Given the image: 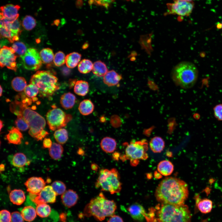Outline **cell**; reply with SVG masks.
<instances>
[{
	"instance_id": "6da1fadb",
	"label": "cell",
	"mask_w": 222,
	"mask_h": 222,
	"mask_svg": "<svg viewBox=\"0 0 222 222\" xmlns=\"http://www.w3.org/2000/svg\"><path fill=\"white\" fill-rule=\"evenodd\" d=\"M188 195L187 183L179 178L172 177H166L162 180L155 192L156 199L161 204H183Z\"/></svg>"
},
{
	"instance_id": "7a4b0ae2",
	"label": "cell",
	"mask_w": 222,
	"mask_h": 222,
	"mask_svg": "<svg viewBox=\"0 0 222 222\" xmlns=\"http://www.w3.org/2000/svg\"><path fill=\"white\" fill-rule=\"evenodd\" d=\"M19 96L20 101L15 97V100L10 105V110L17 116L22 117L29 125V134L37 141H39L40 133L46 125L44 118L34 110L33 107H29L32 100L30 97H26L23 94Z\"/></svg>"
},
{
	"instance_id": "3957f363",
	"label": "cell",
	"mask_w": 222,
	"mask_h": 222,
	"mask_svg": "<svg viewBox=\"0 0 222 222\" xmlns=\"http://www.w3.org/2000/svg\"><path fill=\"white\" fill-rule=\"evenodd\" d=\"M156 214L158 222H190L191 215L184 203L177 205L161 204Z\"/></svg>"
},
{
	"instance_id": "277c9868",
	"label": "cell",
	"mask_w": 222,
	"mask_h": 222,
	"mask_svg": "<svg viewBox=\"0 0 222 222\" xmlns=\"http://www.w3.org/2000/svg\"><path fill=\"white\" fill-rule=\"evenodd\" d=\"M198 76L196 66L192 63L183 61L179 63L173 68L171 76L177 85L183 88H189L196 83Z\"/></svg>"
},
{
	"instance_id": "5b68a950",
	"label": "cell",
	"mask_w": 222,
	"mask_h": 222,
	"mask_svg": "<svg viewBox=\"0 0 222 222\" xmlns=\"http://www.w3.org/2000/svg\"><path fill=\"white\" fill-rule=\"evenodd\" d=\"M30 84L38 88L40 96L50 98L60 88L57 78L50 72L38 71L31 76Z\"/></svg>"
},
{
	"instance_id": "8992f818",
	"label": "cell",
	"mask_w": 222,
	"mask_h": 222,
	"mask_svg": "<svg viewBox=\"0 0 222 222\" xmlns=\"http://www.w3.org/2000/svg\"><path fill=\"white\" fill-rule=\"evenodd\" d=\"M120 180L119 173L116 168L102 169L99 171L95 186L97 188H100L101 191L113 194L121 190L122 184Z\"/></svg>"
},
{
	"instance_id": "52a82bcc",
	"label": "cell",
	"mask_w": 222,
	"mask_h": 222,
	"mask_svg": "<svg viewBox=\"0 0 222 222\" xmlns=\"http://www.w3.org/2000/svg\"><path fill=\"white\" fill-rule=\"evenodd\" d=\"M148 143L146 140L132 141L127 145L125 154L121 155L120 158L123 161L130 160L131 165L134 166L138 164L139 160H145L148 158Z\"/></svg>"
},
{
	"instance_id": "ba28073f",
	"label": "cell",
	"mask_w": 222,
	"mask_h": 222,
	"mask_svg": "<svg viewBox=\"0 0 222 222\" xmlns=\"http://www.w3.org/2000/svg\"><path fill=\"white\" fill-rule=\"evenodd\" d=\"M0 17L1 35L7 38L11 43L18 41L21 32L19 20L18 19L9 20Z\"/></svg>"
},
{
	"instance_id": "9c48e42d",
	"label": "cell",
	"mask_w": 222,
	"mask_h": 222,
	"mask_svg": "<svg viewBox=\"0 0 222 222\" xmlns=\"http://www.w3.org/2000/svg\"><path fill=\"white\" fill-rule=\"evenodd\" d=\"M46 117L49 129L52 131L65 127L72 119L70 114H66L60 108L55 107L48 111Z\"/></svg>"
},
{
	"instance_id": "30bf717a",
	"label": "cell",
	"mask_w": 222,
	"mask_h": 222,
	"mask_svg": "<svg viewBox=\"0 0 222 222\" xmlns=\"http://www.w3.org/2000/svg\"><path fill=\"white\" fill-rule=\"evenodd\" d=\"M105 197L101 192L96 197L92 199L85 207L84 215L88 217L93 216L100 221L104 220L106 217L103 204Z\"/></svg>"
},
{
	"instance_id": "8fae6325",
	"label": "cell",
	"mask_w": 222,
	"mask_h": 222,
	"mask_svg": "<svg viewBox=\"0 0 222 222\" xmlns=\"http://www.w3.org/2000/svg\"><path fill=\"white\" fill-rule=\"evenodd\" d=\"M167 11L165 14H175L181 16H188L192 12L194 8L192 2L184 0H173L172 3L167 5Z\"/></svg>"
},
{
	"instance_id": "7c38bea8",
	"label": "cell",
	"mask_w": 222,
	"mask_h": 222,
	"mask_svg": "<svg viewBox=\"0 0 222 222\" xmlns=\"http://www.w3.org/2000/svg\"><path fill=\"white\" fill-rule=\"evenodd\" d=\"M20 57L23 65L26 69L37 71L42 66V62L39 54L34 48L27 49L25 54Z\"/></svg>"
},
{
	"instance_id": "4fadbf2b",
	"label": "cell",
	"mask_w": 222,
	"mask_h": 222,
	"mask_svg": "<svg viewBox=\"0 0 222 222\" xmlns=\"http://www.w3.org/2000/svg\"><path fill=\"white\" fill-rule=\"evenodd\" d=\"M29 193L30 199L36 205L43 203H53L56 201L57 195L51 186H45L38 194Z\"/></svg>"
},
{
	"instance_id": "5bb4252c",
	"label": "cell",
	"mask_w": 222,
	"mask_h": 222,
	"mask_svg": "<svg viewBox=\"0 0 222 222\" xmlns=\"http://www.w3.org/2000/svg\"><path fill=\"white\" fill-rule=\"evenodd\" d=\"M17 57L12 47L3 46L1 48L0 51L1 67H6L16 72L17 68L16 62Z\"/></svg>"
},
{
	"instance_id": "9a60e30c",
	"label": "cell",
	"mask_w": 222,
	"mask_h": 222,
	"mask_svg": "<svg viewBox=\"0 0 222 222\" xmlns=\"http://www.w3.org/2000/svg\"><path fill=\"white\" fill-rule=\"evenodd\" d=\"M46 182L41 177H32L28 178L24 183L27 191L32 194L39 193L45 186Z\"/></svg>"
},
{
	"instance_id": "2e32d148",
	"label": "cell",
	"mask_w": 222,
	"mask_h": 222,
	"mask_svg": "<svg viewBox=\"0 0 222 222\" xmlns=\"http://www.w3.org/2000/svg\"><path fill=\"white\" fill-rule=\"evenodd\" d=\"M20 8L18 5L8 4L0 7V16L9 20L18 19L19 14L18 11Z\"/></svg>"
},
{
	"instance_id": "e0dca14e",
	"label": "cell",
	"mask_w": 222,
	"mask_h": 222,
	"mask_svg": "<svg viewBox=\"0 0 222 222\" xmlns=\"http://www.w3.org/2000/svg\"><path fill=\"white\" fill-rule=\"evenodd\" d=\"M61 201L63 204L68 208L71 207L77 203L79 196L76 191L72 189H69L61 195Z\"/></svg>"
},
{
	"instance_id": "ac0fdd59",
	"label": "cell",
	"mask_w": 222,
	"mask_h": 222,
	"mask_svg": "<svg viewBox=\"0 0 222 222\" xmlns=\"http://www.w3.org/2000/svg\"><path fill=\"white\" fill-rule=\"evenodd\" d=\"M128 210L131 217L135 220L141 221L148 217V215L143 207L139 204H132L128 208Z\"/></svg>"
},
{
	"instance_id": "d6986e66",
	"label": "cell",
	"mask_w": 222,
	"mask_h": 222,
	"mask_svg": "<svg viewBox=\"0 0 222 222\" xmlns=\"http://www.w3.org/2000/svg\"><path fill=\"white\" fill-rule=\"evenodd\" d=\"M5 138L9 143L19 145L22 143L23 137L19 129L13 127L9 130V133L5 136Z\"/></svg>"
},
{
	"instance_id": "ffe728a7",
	"label": "cell",
	"mask_w": 222,
	"mask_h": 222,
	"mask_svg": "<svg viewBox=\"0 0 222 222\" xmlns=\"http://www.w3.org/2000/svg\"><path fill=\"white\" fill-rule=\"evenodd\" d=\"M122 79L121 75L112 70L108 71L104 76L103 81L108 86H112L118 84Z\"/></svg>"
},
{
	"instance_id": "44dd1931",
	"label": "cell",
	"mask_w": 222,
	"mask_h": 222,
	"mask_svg": "<svg viewBox=\"0 0 222 222\" xmlns=\"http://www.w3.org/2000/svg\"><path fill=\"white\" fill-rule=\"evenodd\" d=\"M100 146L101 149L105 153H112L116 149L117 142L114 139L106 137L102 139Z\"/></svg>"
},
{
	"instance_id": "7402d4cb",
	"label": "cell",
	"mask_w": 222,
	"mask_h": 222,
	"mask_svg": "<svg viewBox=\"0 0 222 222\" xmlns=\"http://www.w3.org/2000/svg\"><path fill=\"white\" fill-rule=\"evenodd\" d=\"M10 201L14 204L20 205L25 200V195L23 190L20 189H15L11 191L9 194Z\"/></svg>"
},
{
	"instance_id": "603a6c76",
	"label": "cell",
	"mask_w": 222,
	"mask_h": 222,
	"mask_svg": "<svg viewBox=\"0 0 222 222\" xmlns=\"http://www.w3.org/2000/svg\"><path fill=\"white\" fill-rule=\"evenodd\" d=\"M75 96L72 93L68 92L62 95L60 99L62 106L66 109L72 108L74 105L76 101Z\"/></svg>"
},
{
	"instance_id": "cb8c5ba5",
	"label": "cell",
	"mask_w": 222,
	"mask_h": 222,
	"mask_svg": "<svg viewBox=\"0 0 222 222\" xmlns=\"http://www.w3.org/2000/svg\"><path fill=\"white\" fill-rule=\"evenodd\" d=\"M158 172L162 175L167 176L171 175L174 170V166L170 161L164 160L160 161L157 166Z\"/></svg>"
},
{
	"instance_id": "d4e9b609",
	"label": "cell",
	"mask_w": 222,
	"mask_h": 222,
	"mask_svg": "<svg viewBox=\"0 0 222 222\" xmlns=\"http://www.w3.org/2000/svg\"><path fill=\"white\" fill-rule=\"evenodd\" d=\"M149 146L154 153H159L163 150L165 147V142L161 137L155 136L151 139L149 142Z\"/></svg>"
},
{
	"instance_id": "484cf974",
	"label": "cell",
	"mask_w": 222,
	"mask_h": 222,
	"mask_svg": "<svg viewBox=\"0 0 222 222\" xmlns=\"http://www.w3.org/2000/svg\"><path fill=\"white\" fill-rule=\"evenodd\" d=\"M198 209L202 213L207 214L211 211L213 204L212 200L207 198L199 199L197 201Z\"/></svg>"
},
{
	"instance_id": "4316f807",
	"label": "cell",
	"mask_w": 222,
	"mask_h": 222,
	"mask_svg": "<svg viewBox=\"0 0 222 222\" xmlns=\"http://www.w3.org/2000/svg\"><path fill=\"white\" fill-rule=\"evenodd\" d=\"M94 106L92 102L88 99H85L80 103L78 109L80 113L83 115H88L93 111Z\"/></svg>"
},
{
	"instance_id": "83f0119b",
	"label": "cell",
	"mask_w": 222,
	"mask_h": 222,
	"mask_svg": "<svg viewBox=\"0 0 222 222\" xmlns=\"http://www.w3.org/2000/svg\"><path fill=\"white\" fill-rule=\"evenodd\" d=\"M81 55L77 52H72L66 56L65 63L69 68H73L78 65L81 58Z\"/></svg>"
},
{
	"instance_id": "f1b7e54d",
	"label": "cell",
	"mask_w": 222,
	"mask_h": 222,
	"mask_svg": "<svg viewBox=\"0 0 222 222\" xmlns=\"http://www.w3.org/2000/svg\"><path fill=\"white\" fill-rule=\"evenodd\" d=\"M88 83L84 80H79L75 83L74 91L75 93L81 96H85L89 91Z\"/></svg>"
},
{
	"instance_id": "f546056e",
	"label": "cell",
	"mask_w": 222,
	"mask_h": 222,
	"mask_svg": "<svg viewBox=\"0 0 222 222\" xmlns=\"http://www.w3.org/2000/svg\"><path fill=\"white\" fill-rule=\"evenodd\" d=\"M64 151V148L60 144L53 143L49 149V154L51 158L55 160L61 158Z\"/></svg>"
},
{
	"instance_id": "4dcf8cb0",
	"label": "cell",
	"mask_w": 222,
	"mask_h": 222,
	"mask_svg": "<svg viewBox=\"0 0 222 222\" xmlns=\"http://www.w3.org/2000/svg\"><path fill=\"white\" fill-rule=\"evenodd\" d=\"M93 73L99 77L104 76L108 71L107 67L103 62L98 60L93 64L92 69Z\"/></svg>"
},
{
	"instance_id": "1f68e13d",
	"label": "cell",
	"mask_w": 222,
	"mask_h": 222,
	"mask_svg": "<svg viewBox=\"0 0 222 222\" xmlns=\"http://www.w3.org/2000/svg\"><path fill=\"white\" fill-rule=\"evenodd\" d=\"M21 214L24 220L28 222L33 220L36 216V210L31 206L25 207L21 211Z\"/></svg>"
},
{
	"instance_id": "d6a6232c",
	"label": "cell",
	"mask_w": 222,
	"mask_h": 222,
	"mask_svg": "<svg viewBox=\"0 0 222 222\" xmlns=\"http://www.w3.org/2000/svg\"><path fill=\"white\" fill-rule=\"evenodd\" d=\"M39 54L43 63L49 65L53 62L54 56L52 50L50 48H44Z\"/></svg>"
},
{
	"instance_id": "836d02e7",
	"label": "cell",
	"mask_w": 222,
	"mask_h": 222,
	"mask_svg": "<svg viewBox=\"0 0 222 222\" xmlns=\"http://www.w3.org/2000/svg\"><path fill=\"white\" fill-rule=\"evenodd\" d=\"M11 86L13 89L17 92L24 91L27 86L26 81L22 77H16L11 81Z\"/></svg>"
},
{
	"instance_id": "e575fe53",
	"label": "cell",
	"mask_w": 222,
	"mask_h": 222,
	"mask_svg": "<svg viewBox=\"0 0 222 222\" xmlns=\"http://www.w3.org/2000/svg\"><path fill=\"white\" fill-rule=\"evenodd\" d=\"M27 162L26 156L23 153H17L13 156L12 164L14 166L21 167L24 166Z\"/></svg>"
},
{
	"instance_id": "d590c367",
	"label": "cell",
	"mask_w": 222,
	"mask_h": 222,
	"mask_svg": "<svg viewBox=\"0 0 222 222\" xmlns=\"http://www.w3.org/2000/svg\"><path fill=\"white\" fill-rule=\"evenodd\" d=\"M93 64L89 60L84 59L81 61L78 65L79 72L81 73L85 74L92 70Z\"/></svg>"
},
{
	"instance_id": "8d00e7d4",
	"label": "cell",
	"mask_w": 222,
	"mask_h": 222,
	"mask_svg": "<svg viewBox=\"0 0 222 222\" xmlns=\"http://www.w3.org/2000/svg\"><path fill=\"white\" fill-rule=\"evenodd\" d=\"M54 135L56 142L60 144L65 143L68 139V131L64 128H61L56 130Z\"/></svg>"
},
{
	"instance_id": "74e56055",
	"label": "cell",
	"mask_w": 222,
	"mask_h": 222,
	"mask_svg": "<svg viewBox=\"0 0 222 222\" xmlns=\"http://www.w3.org/2000/svg\"><path fill=\"white\" fill-rule=\"evenodd\" d=\"M36 211L37 215L39 217L44 218L48 216L51 210L50 206L47 204L43 203L37 205Z\"/></svg>"
},
{
	"instance_id": "f35d334b",
	"label": "cell",
	"mask_w": 222,
	"mask_h": 222,
	"mask_svg": "<svg viewBox=\"0 0 222 222\" xmlns=\"http://www.w3.org/2000/svg\"><path fill=\"white\" fill-rule=\"evenodd\" d=\"M17 56L21 57L25 54L27 50L25 44L21 42L16 41L11 47Z\"/></svg>"
},
{
	"instance_id": "ab89813d",
	"label": "cell",
	"mask_w": 222,
	"mask_h": 222,
	"mask_svg": "<svg viewBox=\"0 0 222 222\" xmlns=\"http://www.w3.org/2000/svg\"><path fill=\"white\" fill-rule=\"evenodd\" d=\"M22 25L26 30L30 31L32 30L36 25L35 19L30 15H26L23 19Z\"/></svg>"
},
{
	"instance_id": "60d3db41",
	"label": "cell",
	"mask_w": 222,
	"mask_h": 222,
	"mask_svg": "<svg viewBox=\"0 0 222 222\" xmlns=\"http://www.w3.org/2000/svg\"><path fill=\"white\" fill-rule=\"evenodd\" d=\"M51 186L57 195H62L66 191L65 184L60 181H55Z\"/></svg>"
},
{
	"instance_id": "b9f144b4",
	"label": "cell",
	"mask_w": 222,
	"mask_h": 222,
	"mask_svg": "<svg viewBox=\"0 0 222 222\" xmlns=\"http://www.w3.org/2000/svg\"><path fill=\"white\" fill-rule=\"evenodd\" d=\"M24 91L26 96L31 98L35 97L39 93L38 88L35 85L31 84L27 85Z\"/></svg>"
},
{
	"instance_id": "7bdbcfd3",
	"label": "cell",
	"mask_w": 222,
	"mask_h": 222,
	"mask_svg": "<svg viewBox=\"0 0 222 222\" xmlns=\"http://www.w3.org/2000/svg\"><path fill=\"white\" fill-rule=\"evenodd\" d=\"M66 56L62 51H59L54 55L53 62L57 67H60L65 63Z\"/></svg>"
},
{
	"instance_id": "ee69618b",
	"label": "cell",
	"mask_w": 222,
	"mask_h": 222,
	"mask_svg": "<svg viewBox=\"0 0 222 222\" xmlns=\"http://www.w3.org/2000/svg\"><path fill=\"white\" fill-rule=\"evenodd\" d=\"M15 124L17 128L22 131H26L29 128L28 124L21 116H17Z\"/></svg>"
},
{
	"instance_id": "f6af8a7d",
	"label": "cell",
	"mask_w": 222,
	"mask_h": 222,
	"mask_svg": "<svg viewBox=\"0 0 222 222\" xmlns=\"http://www.w3.org/2000/svg\"><path fill=\"white\" fill-rule=\"evenodd\" d=\"M11 214L6 210H2L0 212V222H11Z\"/></svg>"
},
{
	"instance_id": "bcb514c9",
	"label": "cell",
	"mask_w": 222,
	"mask_h": 222,
	"mask_svg": "<svg viewBox=\"0 0 222 222\" xmlns=\"http://www.w3.org/2000/svg\"><path fill=\"white\" fill-rule=\"evenodd\" d=\"M215 117L218 120L222 121V104L217 105L213 108Z\"/></svg>"
},
{
	"instance_id": "7dc6e473",
	"label": "cell",
	"mask_w": 222,
	"mask_h": 222,
	"mask_svg": "<svg viewBox=\"0 0 222 222\" xmlns=\"http://www.w3.org/2000/svg\"><path fill=\"white\" fill-rule=\"evenodd\" d=\"M114 0H90L89 3L103 6L105 8L109 7Z\"/></svg>"
},
{
	"instance_id": "c3c4849f",
	"label": "cell",
	"mask_w": 222,
	"mask_h": 222,
	"mask_svg": "<svg viewBox=\"0 0 222 222\" xmlns=\"http://www.w3.org/2000/svg\"><path fill=\"white\" fill-rule=\"evenodd\" d=\"M24 219L21 213L17 211L11 214V222H23Z\"/></svg>"
},
{
	"instance_id": "681fc988",
	"label": "cell",
	"mask_w": 222,
	"mask_h": 222,
	"mask_svg": "<svg viewBox=\"0 0 222 222\" xmlns=\"http://www.w3.org/2000/svg\"><path fill=\"white\" fill-rule=\"evenodd\" d=\"M111 124L115 127H119L121 125V120L119 117L117 115L112 116L110 119Z\"/></svg>"
},
{
	"instance_id": "f907efd6",
	"label": "cell",
	"mask_w": 222,
	"mask_h": 222,
	"mask_svg": "<svg viewBox=\"0 0 222 222\" xmlns=\"http://www.w3.org/2000/svg\"><path fill=\"white\" fill-rule=\"evenodd\" d=\"M52 142L49 138H45L43 142V147L44 148L49 149L52 145Z\"/></svg>"
},
{
	"instance_id": "816d5d0a",
	"label": "cell",
	"mask_w": 222,
	"mask_h": 222,
	"mask_svg": "<svg viewBox=\"0 0 222 222\" xmlns=\"http://www.w3.org/2000/svg\"><path fill=\"white\" fill-rule=\"evenodd\" d=\"M108 222H123L122 219L117 215H113L109 218Z\"/></svg>"
},
{
	"instance_id": "f5cc1de1",
	"label": "cell",
	"mask_w": 222,
	"mask_h": 222,
	"mask_svg": "<svg viewBox=\"0 0 222 222\" xmlns=\"http://www.w3.org/2000/svg\"><path fill=\"white\" fill-rule=\"evenodd\" d=\"M120 154L118 152H115L112 154V158L115 160H118L120 157Z\"/></svg>"
},
{
	"instance_id": "db71d44e",
	"label": "cell",
	"mask_w": 222,
	"mask_h": 222,
	"mask_svg": "<svg viewBox=\"0 0 222 222\" xmlns=\"http://www.w3.org/2000/svg\"><path fill=\"white\" fill-rule=\"evenodd\" d=\"M66 216H65V215L64 213H61L60 215V220L61 221L64 222H65V220H66Z\"/></svg>"
},
{
	"instance_id": "11a10c76",
	"label": "cell",
	"mask_w": 222,
	"mask_h": 222,
	"mask_svg": "<svg viewBox=\"0 0 222 222\" xmlns=\"http://www.w3.org/2000/svg\"><path fill=\"white\" fill-rule=\"evenodd\" d=\"M98 166L95 163H92L91 165V169L93 171H97L98 168Z\"/></svg>"
},
{
	"instance_id": "9f6ffc18",
	"label": "cell",
	"mask_w": 222,
	"mask_h": 222,
	"mask_svg": "<svg viewBox=\"0 0 222 222\" xmlns=\"http://www.w3.org/2000/svg\"><path fill=\"white\" fill-rule=\"evenodd\" d=\"M77 153L79 155H84V150L81 148H79Z\"/></svg>"
},
{
	"instance_id": "6f0895ef",
	"label": "cell",
	"mask_w": 222,
	"mask_h": 222,
	"mask_svg": "<svg viewBox=\"0 0 222 222\" xmlns=\"http://www.w3.org/2000/svg\"><path fill=\"white\" fill-rule=\"evenodd\" d=\"M162 175L159 172H156L154 173V176L155 177V178H157V179H159L161 177V176Z\"/></svg>"
},
{
	"instance_id": "680465c9",
	"label": "cell",
	"mask_w": 222,
	"mask_h": 222,
	"mask_svg": "<svg viewBox=\"0 0 222 222\" xmlns=\"http://www.w3.org/2000/svg\"><path fill=\"white\" fill-rule=\"evenodd\" d=\"M5 169V166L3 164H1L0 165V170L1 171H3Z\"/></svg>"
},
{
	"instance_id": "91938a15",
	"label": "cell",
	"mask_w": 222,
	"mask_h": 222,
	"mask_svg": "<svg viewBox=\"0 0 222 222\" xmlns=\"http://www.w3.org/2000/svg\"><path fill=\"white\" fill-rule=\"evenodd\" d=\"M0 131H1V130L2 128L3 127V121L1 120L0 121Z\"/></svg>"
},
{
	"instance_id": "94428289",
	"label": "cell",
	"mask_w": 222,
	"mask_h": 222,
	"mask_svg": "<svg viewBox=\"0 0 222 222\" xmlns=\"http://www.w3.org/2000/svg\"><path fill=\"white\" fill-rule=\"evenodd\" d=\"M3 92V89L1 86H0V97H1L2 95Z\"/></svg>"
},
{
	"instance_id": "6125c7cd",
	"label": "cell",
	"mask_w": 222,
	"mask_h": 222,
	"mask_svg": "<svg viewBox=\"0 0 222 222\" xmlns=\"http://www.w3.org/2000/svg\"><path fill=\"white\" fill-rule=\"evenodd\" d=\"M187 2H192L193 0H184Z\"/></svg>"
},
{
	"instance_id": "be15d7a7",
	"label": "cell",
	"mask_w": 222,
	"mask_h": 222,
	"mask_svg": "<svg viewBox=\"0 0 222 222\" xmlns=\"http://www.w3.org/2000/svg\"><path fill=\"white\" fill-rule=\"evenodd\" d=\"M133 0V1H134V0Z\"/></svg>"
},
{
	"instance_id": "e7e4bbea",
	"label": "cell",
	"mask_w": 222,
	"mask_h": 222,
	"mask_svg": "<svg viewBox=\"0 0 222 222\" xmlns=\"http://www.w3.org/2000/svg\"><path fill=\"white\" fill-rule=\"evenodd\" d=\"M221 25H222V24H221Z\"/></svg>"
}]
</instances>
